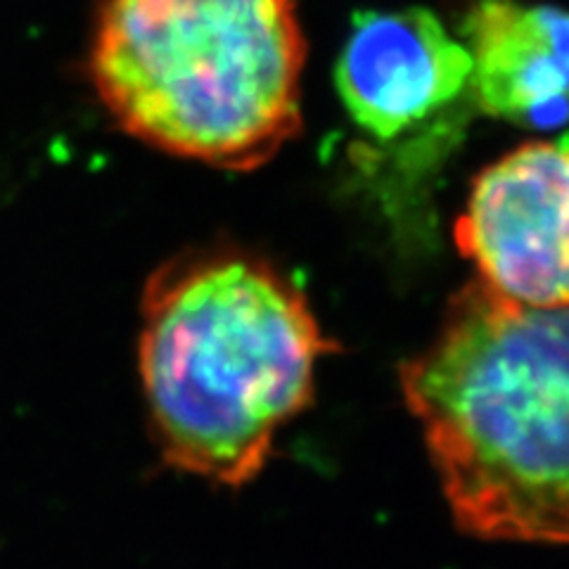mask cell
Listing matches in <instances>:
<instances>
[{"mask_svg":"<svg viewBox=\"0 0 569 569\" xmlns=\"http://www.w3.org/2000/svg\"><path fill=\"white\" fill-rule=\"evenodd\" d=\"M335 349L305 292L257 254L202 247L162 263L142 290L138 335L159 458L211 485H249Z\"/></svg>","mask_w":569,"mask_h":569,"instance_id":"6da1fadb","label":"cell"},{"mask_svg":"<svg viewBox=\"0 0 569 569\" xmlns=\"http://www.w3.org/2000/svg\"><path fill=\"white\" fill-rule=\"evenodd\" d=\"M399 372L456 525L487 541L569 543V309L475 280Z\"/></svg>","mask_w":569,"mask_h":569,"instance_id":"7a4b0ae2","label":"cell"},{"mask_svg":"<svg viewBox=\"0 0 569 569\" xmlns=\"http://www.w3.org/2000/svg\"><path fill=\"white\" fill-rule=\"evenodd\" d=\"M462 36L479 110L533 131L569 123V12L518 0H477Z\"/></svg>","mask_w":569,"mask_h":569,"instance_id":"8992f818","label":"cell"},{"mask_svg":"<svg viewBox=\"0 0 569 569\" xmlns=\"http://www.w3.org/2000/svg\"><path fill=\"white\" fill-rule=\"evenodd\" d=\"M470 74L466 43L432 12L408 8L356 17L335 81L349 117L391 140L462 96Z\"/></svg>","mask_w":569,"mask_h":569,"instance_id":"5b68a950","label":"cell"},{"mask_svg":"<svg viewBox=\"0 0 569 569\" xmlns=\"http://www.w3.org/2000/svg\"><path fill=\"white\" fill-rule=\"evenodd\" d=\"M453 238L493 292L569 309V138L531 140L489 164L475 178Z\"/></svg>","mask_w":569,"mask_h":569,"instance_id":"277c9868","label":"cell"},{"mask_svg":"<svg viewBox=\"0 0 569 569\" xmlns=\"http://www.w3.org/2000/svg\"><path fill=\"white\" fill-rule=\"evenodd\" d=\"M297 0H93L88 69L117 127L213 169L254 171L301 129Z\"/></svg>","mask_w":569,"mask_h":569,"instance_id":"3957f363","label":"cell"}]
</instances>
